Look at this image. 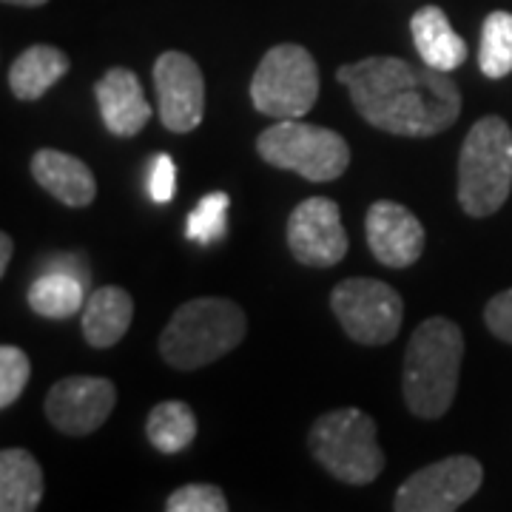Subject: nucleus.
Returning a JSON list of instances; mask_svg holds the SVG:
<instances>
[{
	"instance_id": "obj_1",
	"label": "nucleus",
	"mask_w": 512,
	"mask_h": 512,
	"mask_svg": "<svg viewBox=\"0 0 512 512\" xmlns=\"http://www.w3.org/2000/svg\"><path fill=\"white\" fill-rule=\"evenodd\" d=\"M336 80L348 86L365 123L396 137H436L456 126L461 114L456 80L427 63L413 66L402 57H365L342 66Z\"/></svg>"
},
{
	"instance_id": "obj_2",
	"label": "nucleus",
	"mask_w": 512,
	"mask_h": 512,
	"mask_svg": "<svg viewBox=\"0 0 512 512\" xmlns=\"http://www.w3.org/2000/svg\"><path fill=\"white\" fill-rule=\"evenodd\" d=\"M464 362V333L453 319L430 316L413 330L404 353L402 393L419 419H441L456 399Z\"/></svg>"
},
{
	"instance_id": "obj_3",
	"label": "nucleus",
	"mask_w": 512,
	"mask_h": 512,
	"mask_svg": "<svg viewBox=\"0 0 512 512\" xmlns=\"http://www.w3.org/2000/svg\"><path fill=\"white\" fill-rule=\"evenodd\" d=\"M245 311L222 296H200L180 305L160 336V356L174 370H200L239 348Z\"/></svg>"
},
{
	"instance_id": "obj_4",
	"label": "nucleus",
	"mask_w": 512,
	"mask_h": 512,
	"mask_svg": "<svg viewBox=\"0 0 512 512\" xmlns=\"http://www.w3.org/2000/svg\"><path fill=\"white\" fill-rule=\"evenodd\" d=\"M512 188V131L501 117H481L458 157V202L470 217H493Z\"/></svg>"
},
{
	"instance_id": "obj_5",
	"label": "nucleus",
	"mask_w": 512,
	"mask_h": 512,
	"mask_svg": "<svg viewBox=\"0 0 512 512\" xmlns=\"http://www.w3.org/2000/svg\"><path fill=\"white\" fill-rule=\"evenodd\" d=\"M376 436L379 427L367 413L359 407H342L313 421L308 447L330 476L342 484L365 487L384 470V453Z\"/></svg>"
},
{
	"instance_id": "obj_6",
	"label": "nucleus",
	"mask_w": 512,
	"mask_h": 512,
	"mask_svg": "<svg viewBox=\"0 0 512 512\" xmlns=\"http://www.w3.org/2000/svg\"><path fill=\"white\" fill-rule=\"evenodd\" d=\"M259 157L274 168L293 171L308 183L339 180L350 165V148L339 131L302 123L279 120L256 137Z\"/></svg>"
},
{
	"instance_id": "obj_7",
	"label": "nucleus",
	"mask_w": 512,
	"mask_h": 512,
	"mask_svg": "<svg viewBox=\"0 0 512 512\" xmlns=\"http://www.w3.org/2000/svg\"><path fill=\"white\" fill-rule=\"evenodd\" d=\"M319 100V66L299 43H279L259 60L251 80V103L259 114L299 120Z\"/></svg>"
},
{
	"instance_id": "obj_8",
	"label": "nucleus",
	"mask_w": 512,
	"mask_h": 512,
	"mask_svg": "<svg viewBox=\"0 0 512 512\" xmlns=\"http://www.w3.org/2000/svg\"><path fill=\"white\" fill-rule=\"evenodd\" d=\"M330 308L345 333L359 345H387L399 336L402 328V296L382 279H342L330 291Z\"/></svg>"
},
{
	"instance_id": "obj_9",
	"label": "nucleus",
	"mask_w": 512,
	"mask_h": 512,
	"mask_svg": "<svg viewBox=\"0 0 512 512\" xmlns=\"http://www.w3.org/2000/svg\"><path fill=\"white\" fill-rule=\"evenodd\" d=\"M484 467L473 456H450L404 481L396 493V512H453L478 493Z\"/></svg>"
},
{
	"instance_id": "obj_10",
	"label": "nucleus",
	"mask_w": 512,
	"mask_h": 512,
	"mask_svg": "<svg viewBox=\"0 0 512 512\" xmlns=\"http://www.w3.org/2000/svg\"><path fill=\"white\" fill-rule=\"evenodd\" d=\"M285 237L293 259L308 268H333L348 254V231L342 225L339 202L328 197L299 202L288 217Z\"/></svg>"
},
{
	"instance_id": "obj_11",
	"label": "nucleus",
	"mask_w": 512,
	"mask_h": 512,
	"mask_svg": "<svg viewBox=\"0 0 512 512\" xmlns=\"http://www.w3.org/2000/svg\"><path fill=\"white\" fill-rule=\"evenodd\" d=\"M157 111L168 131L188 134L205 114V77L194 57L185 52H163L154 63Z\"/></svg>"
},
{
	"instance_id": "obj_12",
	"label": "nucleus",
	"mask_w": 512,
	"mask_h": 512,
	"mask_svg": "<svg viewBox=\"0 0 512 512\" xmlns=\"http://www.w3.org/2000/svg\"><path fill=\"white\" fill-rule=\"evenodd\" d=\"M117 387L100 376H69L49 390L46 419L66 436H89L109 421Z\"/></svg>"
},
{
	"instance_id": "obj_13",
	"label": "nucleus",
	"mask_w": 512,
	"mask_h": 512,
	"mask_svg": "<svg viewBox=\"0 0 512 512\" xmlns=\"http://www.w3.org/2000/svg\"><path fill=\"white\" fill-rule=\"evenodd\" d=\"M370 254L387 268H410L424 251V225L421 220L393 200H376L365 220Z\"/></svg>"
},
{
	"instance_id": "obj_14",
	"label": "nucleus",
	"mask_w": 512,
	"mask_h": 512,
	"mask_svg": "<svg viewBox=\"0 0 512 512\" xmlns=\"http://www.w3.org/2000/svg\"><path fill=\"white\" fill-rule=\"evenodd\" d=\"M94 97L100 106L103 126L109 128L114 137H134L148 126L151 106H148L143 83L131 69H109L97 80Z\"/></svg>"
},
{
	"instance_id": "obj_15",
	"label": "nucleus",
	"mask_w": 512,
	"mask_h": 512,
	"mask_svg": "<svg viewBox=\"0 0 512 512\" xmlns=\"http://www.w3.org/2000/svg\"><path fill=\"white\" fill-rule=\"evenodd\" d=\"M29 168H32L35 183L69 208H86L97 197L92 168L72 154H66V151L40 148V151H35Z\"/></svg>"
},
{
	"instance_id": "obj_16",
	"label": "nucleus",
	"mask_w": 512,
	"mask_h": 512,
	"mask_svg": "<svg viewBox=\"0 0 512 512\" xmlns=\"http://www.w3.org/2000/svg\"><path fill=\"white\" fill-rule=\"evenodd\" d=\"M410 32L413 43L419 52L421 63L439 69V72H453L458 66H464L467 60V43L450 26V18L444 15L439 6H421L419 12L410 20Z\"/></svg>"
},
{
	"instance_id": "obj_17",
	"label": "nucleus",
	"mask_w": 512,
	"mask_h": 512,
	"mask_svg": "<svg viewBox=\"0 0 512 512\" xmlns=\"http://www.w3.org/2000/svg\"><path fill=\"white\" fill-rule=\"evenodd\" d=\"M131 316H134L131 293L117 285H103L86 299L80 311L83 336L97 350L114 348L131 328Z\"/></svg>"
},
{
	"instance_id": "obj_18",
	"label": "nucleus",
	"mask_w": 512,
	"mask_h": 512,
	"mask_svg": "<svg viewBox=\"0 0 512 512\" xmlns=\"http://www.w3.org/2000/svg\"><path fill=\"white\" fill-rule=\"evenodd\" d=\"M69 69H72L69 57L57 46L37 43L12 60L9 89L18 100H40L52 86H57V80H63L69 74Z\"/></svg>"
},
{
	"instance_id": "obj_19",
	"label": "nucleus",
	"mask_w": 512,
	"mask_h": 512,
	"mask_svg": "<svg viewBox=\"0 0 512 512\" xmlns=\"http://www.w3.org/2000/svg\"><path fill=\"white\" fill-rule=\"evenodd\" d=\"M43 498V470L29 450L0 453V510L35 512Z\"/></svg>"
},
{
	"instance_id": "obj_20",
	"label": "nucleus",
	"mask_w": 512,
	"mask_h": 512,
	"mask_svg": "<svg viewBox=\"0 0 512 512\" xmlns=\"http://www.w3.org/2000/svg\"><path fill=\"white\" fill-rule=\"evenodd\" d=\"M89 285L80 276L63 271H43L29 288V308L43 319H69L83 311Z\"/></svg>"
},
{
	"instance_id": "obj_21",
	"label": "nucleus",
	"mask_w": 512,
	"mask_h": 512,
	"mask_svg": "<svg viewBox=\"0 0 512 512\" xmlns=\"http://www.w3.org/2000/svg\"><path fill=\"white\" fill-rule=\"evenodd\" d=\"M148 444L163 453V456H177L185 447H191V441L197 439V416L185 402H160L146 421Z\"/></svg>"
},
{
	"instance_id": "obj_22",
	"label": "nucleus",
	"mask_w": 512,
	"mask_h": 512,
	"mask_svg": "<svg viewBox=\"0 0 512 512\" xmlns=\"http://www.w3.org/2000/svg\"><path fill=\"white\" fill-rule=\"evenodd\" d=\"M478 66L490 80H501L512 72V15L490 12L481 26Z\"/></svg>"
},
{
	"instance_id": "obj_23",
	"label": "nucleus",
	"mask_w": 512,
	"mask_h": 512,
	"mask_svg": "<svg viewBox=\"0 0 512 512\" xmlns=\"http://www.w3.org/2000/svg\"><path fill=\"white\" fill-rule=\"evenodd\" d=\"M228 205H231V197L225 191H211L205 194L194 211L188 214V222H185V237L197 245H214L217 239L225 237V228H228Z\"/></svg>"
},
{
	"instance_id": "obj_24",
	"label": "nucleus",
	"mask_w": 512,
	"mask_h": 512,
	"mask_svg": "<svg viewBox=\"0 0 512 512\" xmlns=\"http://www.w3.org/2000/svg\"><path fill=\"white\" fill-rule=\"evenodd\" d=\"M32 376V362L29 356L15 345H3L0 348V407H12L18 402L20 393L26 390Z\"/></svg>"
},
{
	"instance_id": "obj_25",
	"label": "nucleus",
	"mask_w": 512,
	"mask_h": 512,
	"mask_svg": "<svg viewBox=\"0 0 512 512\" xmlns=\"http://www.w3.org/2000/svg\"><path fill=\"white\" fill-rule=\"evenodd\" d=\"M168 512H225L228 501L225 493L214 484H185L168 495L165 501Z\"/></svg>"
},
{
	"instance_id": "obj_26",
	"label": "nucleus",
	"mask_w": 512,
	"mask_h": 512,
	"mask_svg": "<svg viewBox=\"0 0 512 512\" xmlns=\"http://www.w3.org/2000/svg\"><path fill=\"white\" fill-rule=\"evenodd\" d=\"M148 194L157 205L174 200V194H177V165L168 154L154 157V165L148 171Z\"/></svg>"
},
{
	"instance_id": "obj_27",
	"label": "nucleus",
	"mask_w": 512,
	"mask_h": 512,
	"mask_svg": "<svg viewBox=\"0 0 512 512\" xmlns=\"http://www.w3.org/2000/svg\"><path fill=\"white\" fill-rule=\"evenodd\" d=\"M484 322L493 336H498L501 342L512 345V288L510 291H501L493 296L484 308Z\"/></svg>"
},
{
	"instance_id": "obj_28",
	"label": "nucleus",
	"mask_w": 512,
	"mask_h": 512,
	"mask_svg": "<svg viewBox=\"0 0 512 512\" xmlns=\"http://www.w3.org/2000/svg\"><path fill=\"white\" fill-rule=\"evenodd\" d=\"M43 271H63V274L80 276V279H83L86 285L92 282V271H89V262H86V256H80V254H57V256H52V259H46Z\"/></svg>"
},
{
	"instance_id": "obj_29",
	"label": "nucleus",
	"mask_w": 512,
	"mask_h": 512,
	"mask_svg": "<svg viewBox=\"0 0 512 512\" xmlns=\"http://www.w3.org/2000/svg\"><path fill=\"white\" fill-rule=\"evenodd\" d=\"M12 251H15V245H12V237H9V234H0V276H6V271H9V262H12Z\"/></svg>"
},
{
	"instance_id": "obj_30",
	"label": "nucleus",
	"mask_w": 512,
	"mask_h": 512,
	"mask_svg": "<svg viewBox=\"0 0 512 512\" xmlns=\"http://www.w3.org/2000/svg\"><path fill=\"white\" fill-rule=\"evenodd\" d=\"M3 3H9V6H43V3H49V0H3Z\"/></svg>"
}]
</instances>
